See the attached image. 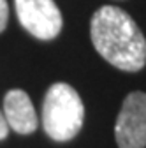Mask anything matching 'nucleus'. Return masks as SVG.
<instances>
[{"instance_id":"obj_6","label":"nucleus","mask_w":146,"mask_h":148,"mask_svg":"<svg viewBox=\"0 0 146 148\" xmlns=\"http://www.w3.org/2000/svg\"><path fill=\"white\" fill-rule=\"evenodd\" d=\"M7 20H9L7 0H0V32H4V28L7 27Z\"/></svg>"},{"instance_id":"obj_4","label":"nucleus","mask_w":146,"mask_h":148,"mask_svg":"<svg viewBox=\"0 0 146 148\" xmlns=\"http://www.w3.org/2000/svg\"><path fill=\"white\" fill-rule=\"evenodd\" d=\"M120 148H146V94L132 92L125 97L115 123Z\"/></svg>"},{"instance_id":"obj_1","label":"nucleus","mask_w":146,"mask_h":148,"mask_svg":"<svg viewBox=\"0 0 146 148\" xmlns=\"http://www.w3.org/2000/svg\"><path fill=\"white\" fill-rule=\"evenodd\" d=\"M90 37L100 57L125 72H137L146 65V39L137 23L123 9L104 5L90 23Z\"/></svg>"},{"instance_id":"obj_2","label":"nucleus","mask_w":146,"mask_h":148,"mask_svg":"<svg viewBox=\"0 0 146 148\" xmlns=\"http://www.w3.org/2000/svg\"><path fill=\"white\" fill-rule=\"evenodd\" d=\"M85 122V106L79 94L67 83H55L48 88L42 102L44 132L58 143L76 138Z\"/></svg>"},{"instance_id":"obj_7","label":"nucleus","mask_w":146,"mask_h":148,"mask_svg":"<svg viewBox=\"0 0 146 148\" xmlns=\"http://www.w3.org/2000/svg\"><path fill=\"white\" fill-rule=\"evenodd\" d=\"M9 134V125H7V120L4 116V111H0V141L5 139Z\"/></svg>"},{"instance_id":"obj_5","label":"nucleus","mask_w":146,"mask_h":148,"mask_svg":"<svg viewBox=\"0 0 146 148\" xmlns=\"http://www.w3.org/2000/svg\"><path fill=\"white\" fill-rule=\"evenodd\" d=\"M4 116L9 129L18 134H32L39 125L33 104L23 90H9L4 99Z\"/></svg>"},{"instance_id":"obj_3","label":"nucleus","mask_w":146,"mask_h":148,"mask_svg":"<svg viewBox=\"0 0 146 148\" xmlns=\"http://www.w3.org/2000/svg\"><path fill=\"white\" fill-rule=\"evenodd\" d=\"M21 27L41 41L55 39L62 30V14L55 0H14Z\"/></svg>"}]
</instances>
